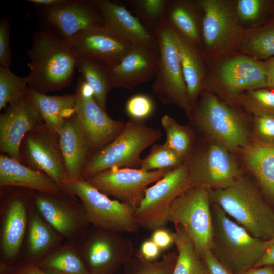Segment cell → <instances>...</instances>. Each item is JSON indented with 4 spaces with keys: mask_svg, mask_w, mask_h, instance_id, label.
<instances>
[{
    "mask_svg": "<svg viewBox=\"0 0 274 274\" xmlns=\"http://www.w3.org/2000/svg\"><path fill=\"white\" fill-rule=\"evenodd\" d=\"M28 54L30 88L45 94L70 85L76 56L62 38L49 29L38 31L33 35Z\"/></svg>",
    "mask_w": 274,
    "mask_h": 274,
    "instance_id": "obj_1",
    "label": "cell"
},
{
    "mask_svg": "<svg viewBox=\"0 0 274 274\" xmlns=\"http://www.w3.org/2000/svg\"><path fill=\"white\" fill-rule=\"evenodd\" d=\"M213 236L210 251L233 274L255 268L265 253L268 240L252 235L212 203Z\"/></svg>",
    "mask_w": 274,
    "mask_h": 274,
    "instance_id": "obj_2",
    "label": "cell"
},
{
    "mask_svg": "<svg viewBox=\"0 0 274 274\" xmlns=\"http://www.w3.org/2000/svg\"><path fill=\"white\" fill-rule=\"evenodd\" d=\"M210 194L212 202L253 236L266 241L274 236V211L248 179L241 176L232 185L210 190Z\"/></svg>",
    "mask_w": 274,
    "mask_h": 274,
    "instance_id": "obj_3",
    "label": "cell"
},
{
    "mask_svg": "<svg viewBox=\"0 0 274 274\" xmlns=\"http://www.w3.org/2000/svg\"><path fill=\"white\" fill-rule=\"evenodd\" d=\"M162 136L145 120L130 119L111 142L91 155L82 175L87 179L113 168H139L142 152Z\"/></svg>",
    "mask_w": 274,
    "mask_h": 274,
    "instance_id": "obj_4",
    "label": "cell"
},
{
    "mask_svg": "<svg viewBox=\"0 0 274 274\" xmlns=\"http://www.w3.org/2000/svg\"><path fill=\"white\" fill-rule=\"evenodd\" d=\"M64 187L80 200L87 220L94 227L118 233L138 231L133 208L110 199L81 177L69 181Z\"/></svg>",
    "mask_w": 274,
    "mask_h": 274,
    "instance_id": "obj_5",
    "label": "cell"
},
{
    "mask_svg": "<svg viewBox=\"0 0 274 274\" xmlns=\"http://www.w3.org/2000/svg\"><path fill=\"white\" fill-rule=\"evenodd\" d=\"M152 32L157 41L159 53L152 91L163 104L177 106L191 118L193 110L189 100L172 29L165 21Z\"/></svg>",
    "mask_w": 274,
    "mask_h": 274,
    "instance_id": "obj_6",
    "label": "cell"
},
{
    "mask_svg": "<svg viewBox=\"0 0 274 274\" xmlns=\"http://www.w3.org/2000/svg\"><path fill=\"white\" fill-rule=\"evenodd\" d=\"M210 190L190 187L182 192L172 203L168 221L181 225L190 238L197 254L210 250L213 222Z\"/></svg>",
    "mask_w": 274,
    "mask_h": 274,
    "instance_id": "obj_7",
    "label": "cell"
},
{
    "mask_svg": "<svg viewBox=\"0 0 274 274\" xmlns=\"http://www.w3.org/2000/svg\"><path fill=\"white\" fill-rule=\"evenodd\" d=\"M192 187L185 162L166 173L148 187L135 209L139 227L149 231L164 228L169 222V210L174 200L186 189Z\"/></svg>",
    "mask_w": 274,
    "mask_h": 274,
    "instance_id": "obj_8",
    "label": "cell"
},
{
    "mask_svg": "<svg viewBox=\"0 0 274 274\" xmlns=\"http://www.w3.org/2000/svg\"><path fill=\"white\" fill-rule=\"evenodd\" d=\"M191 118L216 143L230 152L242 149L250 142L247 129L238 115L212 94L203 95Z\"/></svg>",
    "mask_w": 274,
    "mask_h": 274,
    "instance_id": "obj_9",
    "label": "cell"
},
{
    "mask_svg": "<svg viewBox=\"0 0 274 274\" xmlns=\"http://www.w3.org/2000/svg\"><path fill=\"white\" fill-rule=\"evenodd\" d=\"M186 162L192 187L209 190L225 188L241 176L230 151L216 143L190 153Z\"/></svg>",
    "mask_w": 274,
    "mask_h": 274,
    "instance_id": "obj_10",
    "label": "cell"
},
{
    "mask_svg": "<svg viewBox=\"0 0 274 274\" xmlns=\"http://www.w3.org/2000/svg\"><path fill=\"white\" fill-rule=\"evenodd\" d=\"M169 170L113 168L85 179L107 196L135 209L148 186L160 180Z\"/></svg>",
    "mask_w": 274,
    "mask_h": 274,
    "instance_id": "obj_11",
    "label": "cell"
},
{
    "mask_svg": "<svg viewBox=\"0 0 274 274\" xmlns=\"http://www.w3.org/2000/svg\"><path fill=\"white\" fill-rule=\"evenodd\" d=\"M134 246L120 233L94 227L88 234L83 258L90 274H112L134 255Z\"/></svg>",
    "mask_w": 274,
    "mask_h": 274,
    "instance_id": "obj_12",
    "label": "cell"
},
{
    "mask_svg": "<svg viewBox=\"0 0 274 274\" xmlns=\"http://www.w3.org/2000/svg\"><path fill=\"white\" fill-rule=\"evenodd\" d=\"M75 93L76 115L89 141L91 152L94 154L111 142L126 123L113 119L107 114L83 78L78 82Z\"/></svg>",
    "mask_w": 274,
    "mask_h": 274,
    "instance_id": "obj_13",
    "label": "cell"
},
{
    "mask_svg": "<svg viewBox=\"0 0 274 274\" xmlns=\"http://www.w3.org/2000/svg\"><path fill=\"white\" fill-rule=\"evenodd\" d=\"M40 124L24 139L27 160L32 168L46 174L60 187H64L70 180L56 137L58 134Z\"/></svg>",
    "mask_w": 274,
    "mask_h": 274,
    "instance_id": "obj_14",
    "label": "cell"
},
{
    "mask_svg": "<svg viewBox=\"0 0 274 274\" xmlns=\"http://www.w3.org/2000/svg\"><path fill=\"white\" fill-rule=\"evenodd\" d=\"M41 115L27 95L10 104L0 116V149L19 161L20 150L26 135L41 124Z\"/></svg>",
    "mask_w": 274,
    "mask_h": 274,
    "instance_id": "obj_15",
    "label": "cell"
},
{
    "mask_svg": "<svg viewBox=\"0 0 274 274\" xmlns=\"http://www.w3.org/2000/svg\"><path fill=\"white\" fill-rule=\"evenodd\" d=\"M65 41L76 56L97 59L110 67L119 63L135 45L112 34L104 26L87 29Z\"/></svg>",
    "mask_w": 274,
    "mask_h": 274,
    "instance_id": "obj_16",
    "label": "cell"
},
{
    "mask_svg": "<svg viewBox=\"0 0 274 274\" xmlns=\"http://www.w3.org/2000/svg\"><path fill=\"white\" fill-rule=\"evenodd\" d=\"M44 16L64 40L87 29L104 26L101 12L94 0H62L44 7Z\"/></svg>",
    "mask_w": 274,
    "mask_h": 274,
    "instance_id": "obj_17",
    "label": "cell"
},
{
    "mask_svg": "<svg viewBox=\"0 0 274 274\" xmlns=\"http://www.w3.org/2000/svg\"><path fill=\"white\" fill-rule=\"evenodd\" d=\"M100 10L104 26L110 33L133 45L158 50L154 33L124 5L109 0H94Z\"/></svg>",
    "mask_w": 274,
    "mask_h": 274,
    "instance_id": "obj_18",
    "label": "cell"
},
{
    "mask_svg": "<svg viewBox=\"0 0 274 274\" xmlns=\"http://www.w3.org/2000/svg\"><path fill=\"white\" fill-rule=\"evenodd\" d=\"M158 59V50L135 45L119 63L110 67L113 88L132 89L154 79Z\"/></svg>",
    "mask_w": 274,
    "mask_h": 274,
    "instance_id": "obj_19",
    "label": "cell"
},
{
    "mask_svg": "<svg viewBox=\"0 0 274 274\" xmlns=\"http://www.w3.org/2000/svg\"><path fill=\"white\" fill-rule=\"evenodd\" d=\"M203 10V38L208 48L217 49L230 45L237 36L238 27L229 4L220 0L197 3Z\"/></svg>",
    "mask_w": 274,
    "mask_h": 274,
    "instance_id": "obj_20",
    "label": "cell"
},
{
    "mask_svg": "<svg viewBox=\"0 0 274 274\" xmlns=\"http://www.w3.org/2000/svg\"><path fill=\"white\" fill-rule=\"evenodd\" d=\"M57 134L67 177L70 181L77 180L88 164L91 151L76 113L66 119Z\"/></svg>",
    "mask_w": 274,
    "mask_h": 274,
    "instance_id": "obj_21",
    "label": "cell"
},
{
    "mask_svg": "<svg viewBox=\"0 0 274 274\" xmlns=\"http://www.w3.org/2000/svg\"><path fill=\"white\" fill-rule=\"evenodd\" d=\"M219 77L231 90H249L268 86L266 65L248 57H237L226 62L220 69Z\"/></svg>",
    "mask_w": 274,
    "mask_h": 274,
    "instance_id": "obj_22",
    "label": "cell"
},
{
    "mask_svg": "<svg viewBox=\"0 0 274 274\" xmlns=\"http://www.w3.org/2000/svg\"><path fill=\"white\" fill-rule=\"evenodd\" d=\"M0 185L28 188L53 195L60 191L59 185L46 174L3 154L0 156Z\"/></svg>",
    "mask_w": 274,
    "mask_h": 274,
    "instance_id": "obj_23",
    "label": "cell"
},
{
    "mask_svg": "<svg viewBox=\"0 0 274 274\" xmlns=\"http://www.w3.org/2000/svg\"><path fill=\"white\" fill-rule=\"evenodd\" d=\"M172 29L189 100L193 110L197 103L204 77L202 57L197 45L173 28Z\"/></svg>",
    "mask_w": 274,
    "mask_h": 274,
    "instance_id": "obj_24",
    "label": "cell"
},
{
    "mask_svg": "<svg viewBox=\"0 0 274 274\" xmlns=\"http://www.w3.org/2000/svg\"><path fill=\"white\" fill-rule=\"evenodd\" d=\"M27 95L38 109L45 126L57 133L66 119L76 113V93L63 95H48L28 87Z\"/></svg>",
    "mask_w": 274,
    "mask_h": 274,
    "instance_id": "obj_25",
    "label": "cell"
},
{
    "mask_svg": "<svg viewBox=\"0 0 274 274\" xmlns=\"http://www.w3.org/2000/svg\"><path fill=\"white\" fill-rule=\"evenodd\" d=\"M242 150L247 167L265 195L274 202V144L263 143L255 138Z\"/></svg>",
    "mask_w": 274,
    "mask_h": 274,
    "instance_id": "obj_26",
    "label": "cell"
},
{
    "mask_svg": "<svg viewBox=\"0 0 274 274\" xmlns=\"http://www.w3.org/2000/svg\"><path fill=\"white\" fill-rule=\"evenodd\" d=\"M27 225V213L23 202L19 199L9 204L1 231L2 254L7 260L13 259L21 248Z\"/></svg>",
    "mask_w": 274,
    "mask_h": 274,
    "instance_id": "obj_27",
    "label": "cell"
},
{
    "mask_svg": "<svg viewBox=\"0 0 274 274\" xmlns=\"http://www.w3.org/2000/svg\"><path fill=\"white\" fill-rule=\"evenodd\" d=\"M51 195L45 193L37 195L35 199L36 207L53 229L62 235L71 236L78 228V217L68 206Z\"/></svg>",
    "mask_w": 274,
    "mask_h": 274,
    "instance_id": "obj_28",
    "label": "cell"
},
{
    "mask_svg": "<svg viewBox=\"0 0 274 274\" xmlns=\"http://www.w3.org/2000/svg\"><path fill=\"white\" fill-rule=\"evenodd\" d=\"M76 67L92 89L98 104L106 111L107 96L113 88L110 67L106 63L97 59L76 56Z\"/></svg>",
    "mask_w": 274,
    "mask_h": 274,
    "instance_id": "obj_29",
    "label": "cell"
},
{
    "mask_svg": "<svg viewBox=\"0 0 274 274\" xmlns=\"http://www.w3.org/2000/svg\"><path fill=\"white\" fill-rule=\"evenodd\" d=\"M165 21L174 29L197 45L200 40V28L194 5L190 2L168 1Z\"/></svg>",
    "mask_w": 274,
    "mask_h": 274,
    "instance_id": "obj_30",
    "label": "cell"
},
{
    "mask_svg": "<svg viewBox=\"0 0 274 274\" xmlns=\"http://www.w3.org/2000/svg\"><path fill=\"white\" fill-rule=\"evenodd\" d=\"M177 257L172 274H209L207 267L184 228L174 224Z\"/></svg>",
    "mask_w": 274,
    "mask_h": 274,
    "instance_id": "obj_31",
    "label": "cell"
},
{
    "mask_svg": "<svg viewBox=\"0 0 274 274\" xmlns=\"http://www.w3.org/2000/svg\"><path fill=\"white\" fill-rule=\"evenodd\" d=\"M36 265L49 274H90L83 258L70 249L53 252Z\"/></svg>",
    "mask_w": 274,
    "mask_h": 274,
    "instance_id": "obj_32",
    "label": "cell"
},
{
    "mask_svg": "<svg viewBox=\"0 0 274 274\" xmlns=\"http://www.w3.org/2000/svg\"><path fill=\"white\" fill-rule=\"evenodd\" d=\"M161 123L166 135L165 145L187 159L193 146V135L191 130L187 126L180 125L167 115L162 116Z\"/></svg>",
    "mask_w": 274,
    "mask_h": 274,
    "instance_id": "obj_33",
    "label": "cell"
},
{
    "mask_svg": "<svg viewBox=\"0 0 274 274\" xmlns=\"http://www.w3.org/2000/svg\"><path fill=\"white\" fill-rule=\"evenodd\" d=\"M28 231V249L33 257H39L45 253L57 241L52 227L36 214L31 215Z\"/></svg>",
    "mask_w": 274,
    "mask_h": 274,
    "instance_id": "obj_34",
    "label": "cell"
},
{
    "mask_svg": "<svg viewBox=\"0 0 274 274\" xmlns=\"http://www.w3.org/2000/svg\"><path fill=\"white\" fill-rule=\"evenodd\" d=\"M177 257L176 252H170L160 260L149 261L138 251L125 264V274H172Z\"/></svg>",
    "mask_w": 274,
    "mask_h": 274,
    "instance_id": "obj_35",
    "label": "cell"
},
{
    "mask_svg": "<svg viewBox=\"0 0 274 274\" xmlns=\"http://www.w3.org/2000/svg\"><path fill=\"white\" fill-rule=\"evenodd\" d=\"M29 77H20L10 68L0 66V109L21 99L26 96Z\"/></svg>",
    "mask_w": 274,
    "mask_h": 274,
    "instance_id": "obj_36",
    "label": "cell"
},
{
    "mask_svg": "<svg viewBox=\"0 0 274 274\" xmlns=\"http://www.w3.org/2000/svg\"><path fill=\"white\" fill-rule=\"evenodd\" d=\"M186 160L165 143L154 144L149 154L142 159L139 169L145 171L170 170L182 165Z\"/></svg>",
    "mask_w": 274,
    "mask_h": 274,
    "instance_id": "obj_37",
    "label": "cell"
},
{
    "mask_svg": "<svg viewBox=\"0 0 274 274\" xmlns=\"http://www.w3.org/2000/svg\"><path fill=\"white\" fill-rule=\"evenodd\" d=\"M127 3L152 32L165 21L168 0H129Z\"/></svg>",
    "mask_w": 274,
    "mask_h": 274,
    "instance_id": "obj_38",
    "label": "cell"
},
{
    "mask_svg": "<svg viewBox=\"0 0 274 274\" xmlns=\"http://www.w3.org/2000/svg\"><path fill=\"white\" fill-rule=\"evenodd\" d=\"M237 101L255 116H274V89L249 90L239 95Z\"/></svg>",
    "mask_w": 274,
    "mask_h": 274,
    "instance_id": "obj_39",
    "label": "cell"
},
{
    "mask_svg": "<svg viewBox=\"0 0 274 274\" xmlns=\"http://www.w3.org/2000/svg\"><path fill=\"white\" fill-rule=\"evenodd\" d=\"M154 103L151 98L143 94L131 96L127 101L125 110L130 119L145 120L153 113Z\"/></svg>",
    "mask_w": 274,
    "mask_h": 274,
    "instance_id": "obj_40",
    "label": "cell"
},
{
    "mask_svg": "<svg viewBox=\"0 0 274 274\" xmlns=\"http://www.w3.org/2000/svg\"><path fill=\"white\" fill-rule=\"evenodd\" d=\"M249 51L258 56H274V30L253 37L248 43Z\"/></svg>",
    "mask_w": 274,
    "mask_h": 274,
    "instance_id": "obj_41",
    "label": "cell"
},
{
    "mask_svg": "<svg viewBox=\"0 0 274 274\" xmlns=\"http://www.w3.org/2000/svg\"><path fill=\"white\" fill-rule=\"evenodd\" d=\"M255 139L269 144H274V116H256L254 121Z\"/></svg>",
    "mask_w": 274,
    "mask_h": 274,
    "instance_id": "obj_42",
    "label": "cell"
},
{
    "mask_svg": "<svg viewBox=\"0 0 274 274\" xmlns=\"http://www.w3.org/2000/svg\"><path fill=\"white\" fill-rule=\"evenodd\" d=\"M10 24L6 17L0 22V66L10 68L11 53L9 45Z\"/></svg>",
    "mask_w": 274,
    "mask_h": 274,
    "instance_id": "obj_43",
    "label": "cell"
},
{
    "mask_svg": "<svg viewBox=\"0 0 274 274\" xmlns=\"http://www.w3.org/2000/svg\"><path fill=\"white\" fill-rule=\"evenodd\" d=\"M261 2L258 0H239L237 2V12L239 17L245 21H252L259 16Z\"/></svg>",
    "mask_w": 274,
    "mask_h": 274,
    "instance_id": "obj_44",
    "label": "cell"
},
{
    "mask_svg": "<svg viewBox=\"0 0 274 274\" xmlns=\"http://www.w3.org/2000/svg\"><path fill=\"white\" fill-rule=\"evenodd\" d=\"M151 239L161 250H164L175 244V234L163 228H159L153 231Z\"/></svg>",
    "mask_w": 274,
    "mask_h": 274,
    "instance_id": "obj_45",
    "label": "cell"
},
{
    "mask_svg": "<svg viewBox=\"0 0 274 274\" xmlns=\"http://www.w3.org/2000/svg\"><path fill=\"white\" fill-rule=\"evenodd\" d=\"M201 257L207 267L209 274H233L214 256L210 250L204 252Z\"/></svg>",
    "mask_w": 274,
    "mask_h": 274,
    "instance_id": "obj_46",
    "label": "cell"
},
{
    "mask_svg": "<svg viewBox=\"0 0 274 274\" xmlns=\"http://www.w3.org/2000/svg\"><path fill=\"white\" fill-rule=\"evenodd\" d=\"M161 251V249L151 239H149L142 243L139 251L144 259L149 261H153L157 260Z\"/></svg>",
    "mask_w": 274,
    "mask_h": 274,
    "instance_id": "obj_47",
    "label": "cell"
},
{
    "mask_svg": "<svg viewBox=\"0 0 274 274\" xmlns=\"http://www.w3.org/2000/svg\"><path fill=\"white\" fill-rule=\"evenodd\" d=\"M264 266H274V236L268 240L265 253L255 267Z\"/></svg>",
    "mask_w": 274,
    "mask_h": 274,
    "instance_id": "obj_48",
    "label": "cell"
},
{
    "mask_svg": "<svg viewBox=\"0 0 274 274\" xmlns=\"http://www.w3.org/2000/svg\"><path fill=\"white\" fill-rule=\"evenodd\" d=\"M10 274H49L40 269L36 264L24 265L14 268Z\"/></svg>",
    "mask_w": 274,
    "mask_h": 274,
    "instance_id": "obj_49",
    "label": "cell"
},
{
    "mask_svg": "<svg viewBox=\"0 0 274 274\" xmlns=\"http://www.w3.org/2000/svg\"><path fill=\"white\" fill-rule=\"evenodd\" d=\"M242 274H274V266H264L253 268Z\"/></svg>",
    "mask_w": 274,
    "mask_h": 274,
    "instance_id": "obj_50",
    "label": "cell"
},
{
    "mask_svg": "<svg viewBox=\"0 0 274 274\" xmlns=\"http://www.w3.org/2000/svg\"><path fill=\"white\" fill-rule=\"evenodd\" d=\"M267 76L268 86L274 88V60L266 64Z\"/></svg>",
    "mask_w": 274,
    "mask_h": 274,
    "instance_id": "obj_51",
    "label": "cell"
},
{
    "mask_svg": "<svg viewBox=\"0 0 274 274\" xmlns=\"http://www.w3.org/2000/svg\"><path fill=\"white\" fill-rule=\"evenodd\" d=\"M29 1L34 4L47 7L56 5L60 3L62 0H29Z\"/></svg>",
    "mask_w": 274,
    "mask_h": 274,
    "instance_id": "obj_52",
    "label": "cell"
}]
</instances>
